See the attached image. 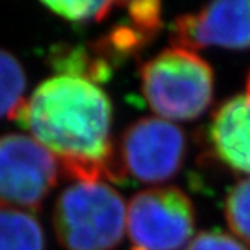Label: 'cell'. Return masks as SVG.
I'll list each match as a JSON object with an SVG mask.
<instances>
[{
	"label": "cell",
	"mask_w": 250,
	"mask_h": 250,
	"mask_svg": "<svg viewBox=\"0 0 250 250\" xmlns=\"http://www.w3.org/2000/svg\"><path fill=\"white\" fill-rule=\"evenodd\" d=\"M112 103L103 89L76 77L44 80L9 116L58 158L74 181L109 180L115 152Z\"/></svg>",
	"instance_id": "obj_1"
},
{
	"label": "cell",
	"mask_w": 250,
	"mask_h": 250,
	"mask_svg": "<svg viewBox=\"0 0 250 250\" xmlns=\"http://www.w3.org/2000/svg\"><path fill=\"white\" fill-rule=\"evenodd\" d=\"M139 77L145 101L162 119H198L214 98L211 65L187 48H165L142 63Z\"/></svg>",
	"instance_id": "obj_2"
},
{
	"label": "cell",
	"mask_w": 250,
	"mask_h": 250,
	"mask_svg": "<svg viewBox=\"0 0 250 250\" xmlns=\"http://www.w3.org/2000/svg\"><path fill=\"white\" fill-rule=\"evenodd\" d=\"M53 228L65 250H113L127 230V205L103 181H76L53 209Z\"/></svg>",
	"instance_id": "obj_3"
},
{
	"label": "cell",
	"mask_w": 250,
	"mask_h": 250,
	"mask_svg": "<svg viewBox=\"0 0 250 250\" xmlns=\"http://www.w3.org/2000/svg\"><path fill=\"white\" fill-rule=\"evenodd\" d=\"M186 154L187 139L178 125L162 118H140L115 145L109 181L163 184L181 170Z\"/></svg>",
	"instance_id": "obj_4"
},
{
	"label": "cell",
	"mask_w": 250,
	"mask_h": 250,
	"mask_svg": "<svg viewBox=\"0 0 250 250\" xmlns=\"http://www.w3.org/2000/svg\"><path fill=\"white\" fill-rule=\"evenodd\" d=\"M196 225L194 205L175 186L139 191L127 204L130 250H183Z\"/></svg>",
	"instance_id": "obj_5"
},
{
	"label": "cell",
	"mask_w": 250,
	"mask_h": 250,
	"mask_svg": "<svg viewBox=\"0 0 250 250\" xmlns=\"http://www.w3.org/2000/svg\"><path fill=\"white\" fill-rule=\"evenodd\" d=\"M59 162L26 134L0 136V205L41 211L59 181Z\"/></svg>",
	"instance_id": "obj_6"
},
{
	"label": "cell",
	"mask_w": 250,
	"mask_h": 250,
	"mask_svg": "<svg viewBox=\"0 0 250 250\" xmlns=\"http://www.w3.org/2000/svg\"><path fill=\"white\" fill-rule=\"evenodd\" d=\"M169 41L191 51L220 47L250 48V0L212 2L172 21Z\"/></svg>",
	"instance_id": "obj_7"
},
{
	"label": "cell",
	"mask_w": 250,
	"mask_h": 250,
	"mask_svg": "<svg viewBox=\"0 0 250 250\" xmlns=\"http://www.w3.org/2000/svg\"><path fill=\"white\" fill-rule=\"evenodd\" d=\"M207 139L222 165L250 176V71L244 91L228 98L214 110Z\"/></svg>",
	"instance_id": "obj_8"
},
{
	"label": "cell",
	"mask_w": 250,
	"mask_h": 250,
	"mask_svg": "<svg viewBox=\"0 0 250 250\" xmlns=\"http://www.w3.org/2000/svg\"><path fill=\"white\" fill-rule=\"evenodd\" d=\"M47 62L61 76L82 79L94 84L107 83L115 71L109 62L95 55L91 47L82 44L62 42L50 47Z\"/></svg>",
	"instance_id": "obj_9"
},
{
	"label": "cell",
	"mask_w": 250,
	"mask_h": 250,
	"mask_svg": "<svg viewBox=\"0 0 250 250\" xmlns=\"http://www.w3.org/2000/svg\"><path fill=\"white\" fill-rule=\"evenodd\" d=\"M155 38L125 21L110 27L104 35L89 44L95 55L109 62L113 68L137 58Z\"/></svg>",
	"instance_id": "obj_10"
},
{
	"label": "cell",
	"mask_w": 250,
	"mask_h": 250,
	"mask_svg": "<svg viewBox=\"0 0 250 250\" xmlns=\"http://www.w3.org/2000/svg\"><path fill=\"white\" fill-rule=\"evenodd\" d=\"M0 250H45L44 229L32 212L0 205Z\"/></svg>",
	"instance_id": "obj_11"
},
{
	"label": "cell",
	"mask_w": 250,
	"mask_h": 250,
	"mask_svg": "<svg viewBox=\"0 0 250 250\" xmlns=\"http://www.w3.org/2000/svg\"><path fill=\"white\" fill-rule=\"evenodd\" d=\"M26 73L12 53L0 48V118H9L24 100Z\"/></svg>",
	"instance_id": "obj_12"
},
{
	"label": "cell",
	"mask_w": 250,
	"mask_h": 250,
	"mask_svg": "<svg viewBox=\"0 0 250 250\" xmlns=\"http://www.w3.org/2000/svg\"><path fill=\"white\" fill-rule=\"evenodd\" d=\"M223 211L232 235L250 249V176L241 178L230 187Z\"/></svg>",
	"instance_id": "obj_13"
},
{
	"label": "cell",
	"mask_w": 250,
	"mask_h": 250,
	"mask_svg": "<svg viewBox=\"0 0 250 250\" xmlns=\"http://www.w3.org/2000/svg\"><path fill=\"white\" fill-rule=\"evenodd\" d=\"M51 14H55L68 23L89 24L103 21L119 2H41Z\"/></svg>",
	"instance_id": "obj_14"
},
{
	"label": "cell",
	"mask_w": 250,
	"mask_h": 250,
	"mask_svg": "<svg viewBox=\"0 0 250 250\" xmlns=\"http://www.w3.org/2000/svg\"><path fill=\"white\" fill-rule=\"evenodd\" d=\"M127 8L128 21L151 37H157L163 27V6L157 0H139V2H122Z\"/></svg>",
	"instance_id": "obj_15"
},
{
	"label": "cell",
	"mask_w": 250,
	"mask_h": 250,
	"mask_svg": "<svg viewBox=\"0 0 250 250\" xmlns=\"http://www.w3.org/2000/svg\"><path fill=\"white\" fill-rule=\"evenodd\" d=\"M184 250H250L238 238L220 229L202 230L196 234Z\"/></svg>",
	"instance_id": "obj_16"
}]
</instances>
